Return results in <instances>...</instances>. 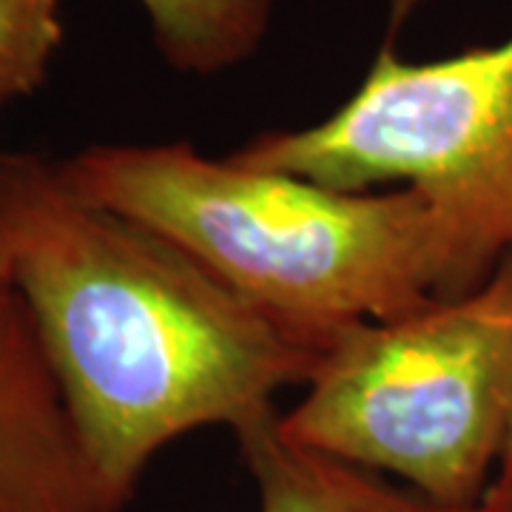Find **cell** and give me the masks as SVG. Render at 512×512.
Wrapping results in <instances>:
<instances>
[{
	"label": "cell",
	"mask_w": 512,
	"mask_h": 512,
	"mask_svg": "<svg viewBox=\"0 0 512 512\" xmlns=\"http://www.w3.org/2000/svg\"><path fill=\"white\" fill-rule=\"evenodd\" d=\"M0 248L120 510L163 447L271 419L276 393L305 387L325 356L174 242L83 197L57 160L0 151Z\"/></svg>",
	"instance_id": "cell-1"
},
{
	"label": "cell",
	"mask_w": 512,
	"mask_h": 512,
	"mask_svg": "<svg viewBox=\"0 0 512 512\" xmlns=\"http://www.w3.org/2000/svg\"><path fill=\"white\" fill-rule=\"evenodd\" d=\"M57 163L83 197L174 242L322 350L447 291L439 222L413 188L342 191L183 140L89 146Z\"/></svg>",
	"instance_id": "cell-2"
},
{
	"label": "cell",
	"mask_w": 512,
	"mask_h": 512,
	"mask_svg": "<svg viewBox=\"0 0 512 512\" xmlns=\"http://www.w3.org/2000/svg\"><path fill=\"white\" fill-rule=\"evenodd\" d=\"M512 421V254L476 291L339 336L279 433L433 504L470 510Z\"/></svg>",
	"instance_id": "cell-3"
},
{
	"label": "cell",
	"mask_w": 512,
	"mask_h": 512,
	"mask_svg": "<svg viewBox=\"0 0 512 512\" xmlns=\"http://www.w3.org/2000/svg\"><path fill=\"white\" fill-rule=\"evenodd\" d=\"M234 157L342 191H419L444 239V299L476 291L512 254V35L439 60L384 40L325 120L265 131Z\"/></svg>",
	"instance_id": "cell-4"
},
{
	"label": "cell",
	"mask_w": 512,
	"mask_h": 512,
	"mask_svg": "<svg viewBox=\"0 0 512 512\" xmlns=\"http://www.w3.org/2000/svg\"><path fill=\"white\" fill-rule=\"evenodd\" d=\"M0 512H120L77 436L0 248Z\"/></svg>",
	"instance_id": "cell-5"
},
{
	"label": "cell",
	"mask_w": 512,
	"mask_h": 512,
	"mask_svg": "<svg viewBox=\"0 0 512 512\" xmlns=\"http://www.w3.org/2000/svg\"><path fill=\"white\" fill-rule=\"evenodd\" d=\"M279 413L237 436L259 493V512H481L453 510L390 487L370 470L313 453L276 427Z\"/></svg>",
	"instance_id": "cell-6"
},
{
	"label": "cell",
	"mask_w": 512,
	"mask_h": 512,
	"mask_svg": "<svg viewBox=\"0 0 512 512\" xmlns=\"http://www.w3.org/2000/svg\"><path fill=\"white\" fill-rule=\"evenodd\" d=\"M163 60L183 74L211 77L259 52L276 0H137Z\"/></svg>",
	"instance_id": "cell-7"
},
{
	"label": "cell",
	"mask_w": 512,
	"mask_h": 512,
	"mask_svg": "<svg viewBox=\"0 0 512 512\" xmlns=\"http://www.w3.org/2000/svg\"><path fill=\"white\" fill-rule=\"evenodd\" d=\"M60 46V0H0V111L46 83Z\"/></svg>",
	"instance_id": "cell-8"
},
{
	"label": "cell",
	"mask_w": 512,
	"mask_h": 512,
	"mask_svg": "<svg viewBox=\"0 0 512 512\" xmlns=\"http://www.w3.org/2000/svg\"><path fill=\"white\" fill-rule=\"evenodd\" d=\"M478 507H481V512H512V421L493 481H490L484 498L478 501Z\"/></svg>",
	"instance_id": "cell-9"
},
{
	"label": "cell",
	"mask_w": 512,
	"mask_h": 512,
	"mask_svg": "<svg viewBox=\"0 0 512 512\" xmlns=\"http://www.w3.org/2000/svg\"><path fill=\"white\" fill-rule=\"evenodd\" d=\"M430 3H433V0H393V9H390V35H387V40L396 35L419 9L430 6Z\"/></svg>",
	"instance_id": "cell-10"
}]
</instances>
